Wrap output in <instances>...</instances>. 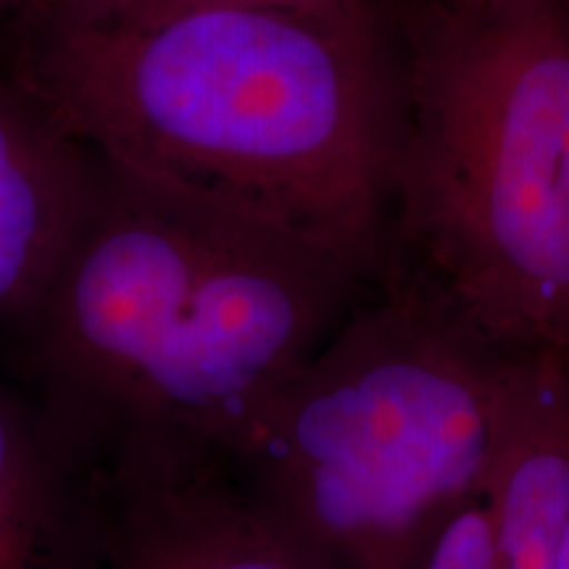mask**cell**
Instances as JSON below:
<instances>
[{"mask_svg":"<svg viewBox=\"0 0 569 569\" xmlns=\"http://www.w3.org/2000/svg\"><path fill=\"white\" fill-rule=\"evenodd\" d=\"M17 82L101 159L301 234L365 272L393 80L365 3L103 21L21 13Z\"/></svg>","mask_w":569,"mask_h":569,"instance_id":"6da1fadb","label":"cell"},{"mask_svg":"<svg viewBox=\"0 0 569 569\" xmlns=\"http://www.w3.org/2000/svg\"><path fill=\"white\" fill-rule=\"evenodd\" d=\"M530 359L407 284L327 336L222 469L317 569H415L488 490Z\"/></svg>","mask_w":569,"mask_h":569,"instance_id":"7a4b0ae2","label":"cell"},{"mask_svg":"<svg viewBox=\"0 0 569 569\" xmlns=\"http://www.w3.org/2000/svg\"><path fill=\"white\" fill-rule=\"evenodd\" d=\"M393 88L419 284L501 351L569 353V0H436Z\"/></svg>","mask_w":569,"mask_h":569,"instance_id":"3957f363","label":"cell"},{"mask_svg":"<svg viewBox=\"0 0 569 569\" xmlns=\"http://www.w3.org/2000/svg\"><path fill=\"white\" fill-rule=\"evenodd\" d=\"M238 217L243 211L92 153L80 222L48 282L17 317L27 343L24 398L71 461L101 446L188 315Z\"/></svg>","mask_w":569,"mask_h":569,"instance_id":"277c9868","label":"cell"},{"mask_svg":"<svg viewBox=\"0 0 569 569\" xmlns=\"http://www.w3.org/2000/svg\"><path fill=\"white\" fill-rule=\"evenodd\" d=\"M61 569H317L222 467H74Z\"/></svg>","mask_w":569,"mask_h":569,"instance_id":"5b68a950","label":"cell"},{"mask_svg":"<svg viewBox=\"0 0 569 569\" xmlns=\"http://www.w3.org/2000/svg\"><path fill=\"white\" fill-rule=\"evenodd\" d=\"M92 153L17 80H0V317L17 319L84 209Z\"/></svg>","mask_w":569,"mask_h":569,"instance_id":"8992f818","label":"cell"},{"mask_svg":"<svg viewBox=\"0 0 569 569\" xmlns=\"http://www.w3.org/2000/svg\"><path fill=\"white\" fill-rule=\"evenodd\" d=\"M493 569H557L569 519V353H536L488 482Z\"/></svg>","mask_w":569,"mask_h":569,"instance_id":"52a82bcc","label":"cell"},{"mask_svg":"<svg viewBox=\"0 0 569 569\" xmlns=\"http://www.w3.org/2000/svg\"><path fill=\"white\" fill-rule=\"evenodd\" d=\"M74 465L24 396L0 382V569H61Z\"/></svg>","mask_w":569,"mask_h":569,"instance_id":"ba28073f","label":"cell"},{"mask_svg":"<svg viewBox=\"0 0 569 569\" xmlns=\"http://www.w3.org/2000/svg\"><path fill=\"white\" fill-rule=\"evenodd\" d=\"M361 0H34L27 11H48L71 19L134 21L193 9H298L322 11L356 6Z\"/></svg>","mask_w":569,"mask_h":569,"instance_id":"9c48e42d","label":"cell"},{"mask_svg":"<svg viewBox=\"0 0 569 569\" xmlns=\"http://www.w3.org/2000/svg\"><path fill=\"white\" fill-rule=\"evenodd\" d=\"M496 519L490 493H478L448 515L415 569H493Z\"/></svg>","mask_w":569,"mask_h":569,"instance_id":"30bf717a","label":"cell"},{"mask_svg":"<svg viewBox=\"0 0 569 569\" xmlns=\"http://www.w3.org/2000/svg\"><path fill=\"white\" fill-rule=\"evenodd\" d=\"M557 569H569V519H567L565 536H561V543H559V559H557Z\"/></svg>","mask_w":569,"mask_h":569,"instance_id":"8fae6325","label":"cell"},{"mask_svg":"<svg viewBox=\"0 0 569 569\" xmlns=\"http://www.w3.org/2000/svg\"><path fill=\"white\" fill-rule=\"evenodd\" d=\"M32 3H34V0H0V11H19V13H24Z\"/></svg>","mask_w":569,"mask_h":569,"instance_id":"7c38bea8","label":"cell"}]
</instances>
